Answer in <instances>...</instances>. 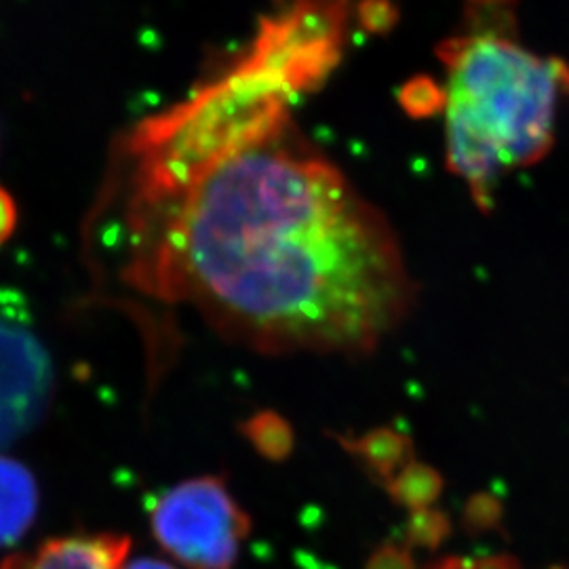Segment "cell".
Instances as JSON below:
<instances>
[{"label": "cell", "mask_w": 569, "mask_h": 569, "mask_svg": "<svg viewBox=\"0 0 569 569\" xmlns=\"http://www.w3.org/2000/svg\"><path fill=\"white\" fill-rule=\"evenodd\" d=\"M131 284L264 355H363L416 287L385 216L287 122L159 194H136Z\"/></svg>", "instance_id": "6da1fadb"}, {"label": "cell", "mask_w": 569, "mask_h": 569, "mask_svg": "<svg viewBox=\"0 0 569 569\" xmlns=\"http://www.w3.org/2000/svg\"><path fill=\"white\" fill-rule=\"evenodd\" d=\"M448 66L449 169L489 209L502 173L549 154L557 98L569 72L498 34H470L441 47Z\"/></svg>", "instance_id": "7a4b0ae2"}, {"label": "cell", "mask_w": 569, "mask_h": 569, "mask_svg": "<svg viewBox=\"0 0 569 569\" xmlns=\"http://www.w3.org/2000/svg\"><path fill=\"white\" fill-rule=\"evenodd\" d=\"M159 542L192 569H230L249 531V519L218 477L188 479L169 489L152 510Z\"/></svg>", "instance_id": "3957f363"}, {"label": "cell", "mask_w": 569, "mask_h": 569, "mask_svg": "<svg viewBox=\"0 0 569 569\" xmlns=\"http://www.w3.org/2000/svg\"><path fill=\"white\" fill-rule=\"evenodd\" d=\"M51 363L30 327L0 305V448L41 418L51 395Z\"/></svg>", "instance_id": "277c9868"}, {"label": "cell", "mask_w": 569, "mask_h": 569, "mask_svg": "<svg viewBox=\"0 0 569 569\" xmlns=\"http://www.w3.org/2000/svg\"><path fill=\"white\" fill-rule=\"evenodd\" d=\"M39 488L28 468L18 460L0 458V547L18 542L34 523Z\"/></svg>", "instance_id": "5b68a950"}, {"label": "cell", "mask_w": 569, "mask_h": 569, "mask_svg": "<svg viewBox=\"0 0 569 569\" xmlns=\"http://www.w3.org/2000/svg\"><path fill=\"white\" fill-rule=\"evenodd\" d=\"M251 439L256 441V446L264 451L266 456H274L281 458L289 448H291V435L289 428L277 416L264 413L260 418H256L249 427Z\"/></svg>", "instance_id": "8992f818"}, {"label": "cell", "mask_w": 569, "mask_h": 569, "mask_svg": "<svg viewBox=\"0 0 569 569\" xmlns=\"http://www.w3.org/2000/svg\"><path fill=\"white\" fill-rule=\"evenodd\" d=\"M430 569H521L517 561L507 557H481V559H448Z\"/></svg>", "instance_id": "52a82bcc"}, {"label": "cell", "mask_w": 569, "mask_h": 569, "mask_svg": "<svg viewBox=\"0 0 569 569\" xmlns=\"http://www.w3.org/2000/svg\"><path fill=\"white\" fill-rule=\"evenodd\" d=\"M18 224V209L7 190L0 188V244L9 241Z\"/></svg>", "instance_id": "ba28073f"}, {"label": "cell", "mask_w": 569, "mask_h": 569, "mask_svg": "<svg viewBox=\"0 0 569 569\" xmlns=\"http://www.w3.org/2000/svg\"><path fill=\"white\" fill-rule=\"evenodd\" d=\"M122 569H176L171 568V566H167L163 561H157V559H138V561H133V563H129V566H124Z\"/></svg>", "instance_id": "9c48e42d"}]
</instances>
